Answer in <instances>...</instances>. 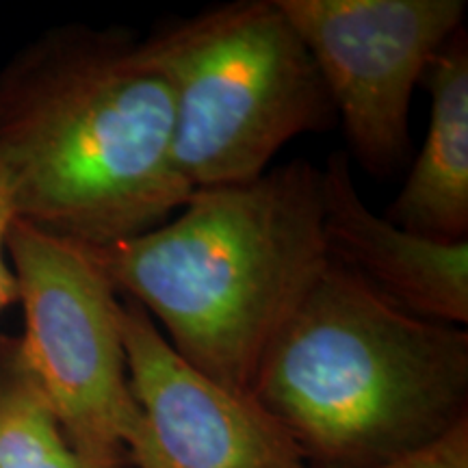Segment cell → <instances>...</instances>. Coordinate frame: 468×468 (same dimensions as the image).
Returning a JSON list of instances; mask_svg holds the SVG:
<instances>
[{"mask_svg":"<svg viewBox=\"0 0 468 468\" xmlns=\"http://www.w3.org/2000/svg\"><path fill=\"white\" fill-rule=\"evenodd\" d=\"M0 167L16 218L96 250L165 224L193 189L172 87L124 27H55L0 69Z\"/></svg>","mask_w":468,"mask_h":468,"instance_id":"obj_1","label":"cell"},{"mask_svg":"<svg viewBox=\"0 0 468 468\" xmlns=\"http://www.w3.org/2000/svg\"><path fill=\"white\" fill-rule=\"evenodd\" d=\"M87 254L115 295L161 321L176 354L250 393L269 345L330 261L321 172L297 159L251 183L193 189L176 219Z\"/></svg>","mask_w":468,"mask_h":468,"instance_id":"obj_2","label":"cell"},{"mask_svg":"<svg viewBox=\"0 0 468 468\" xmlns=\"http://www.w3.org/2000/svg\"><path fill=\"white\" fill-rule=\"evenodd\" d=\"M468 332L417 317L327 261L262 356L250 393L303 458L371 468L466 419Z\"/></svg>","mask_w":468,"mask_h":468,"instance_id":"obj_3","label":"cell"},{"mask_svg":"<svg viewBox=\"0 0 468 468\" xmlns=\"http://www.w3.org/2000/svg\"><path fill=\"white\" fill-rule=\"evenodd\" d=\"M174 98V161L191 189L261 178L282 145L335 126L317 66L278 0H237L139 39Z\"/></svg>","mask_w":468,"mask_h":468,"instance_id":"obj_4","label":"cell"},{"mask_svg":"<svg viewBox=\"0 0 468 468\" xmlns=\"http://www.w3.org/2000/svg\"><path fill=\"white\" fill-rule=\"evenodd\" d=\"M7 259L25 310L20 358L85 468H120L137 423L117 295L85 248L14 219Z\"/></svg>","mask_w":468,"mask_h":468,"instance_id":"obj_5","label":"cell"},{"mask_svg":"<svg viewBox=\"0 0 468 468\" xmlns=\"http://www.w3.org/2000/svg\"><path fill=\"white\" fill-rule=\"evenodd\" d=\"M306 46L368 174L388 176L410 150L414 90L462 28L464 0H278Z\"/></svg>","mask_w":468,"mask_h":468,"instance_id":"obj_6","label":"cell"},{"mask_svg":"<svg viewBox=\"0 0 468 468\" xmlns=\"http://www.w3.org/2000/svg\"><path fill=\"white\" fill-rule=\"evenodd\" d=\"M128 386L137 423L128 460L137 468H306L302 449L251 393L191 367L145 310L117 295Z\"/></svg>","mask_w":468,"mask_h":468,"instance_id":"obj_7","label":"cell"},{"mask_svg":"<svg viewBox=\"0 0 468 468\" xmlns=\"http://www.w3.org/2000/svg\"><path fill=\"white\" fill-rule=\"evenodd\" d=\"M319 172L327 259L417 317L464 325L468 241H436L371 213L345 150L332 152Z\"/></svg>","mask_w":468,"mask_h":468,"instance_id":"obj_8","label":"cell"},{"mask_svg":"<svg viewBox=\"0 0 468 468\" xmlns=\"http://www.w3.org/2000/svg\"><path fill=\"white\" fill-rule=\"evenodd\" d=\"M427 137L386 219L436 241H468V39L464 27L423 76Z\"/></svg>","mask_w":468,"mask_h":468,"instance_id":"obj_9","label":"cell"},{"mask_svg":"<svg viewBox=\"0 0 468 468\" xmlns=\"http://www.w3.org/2000/svg\"><path fill=\"white\" fill-rule=\"evenodd\" d=\"M0 468H85L20 358L0 336Z\"/></svg>","mask_w":468,"mask_h":468,"instance_id":"obj_10","label":"cell"},{"mask_svg":"<svg viewBox=\"0 0 468 468\" xmlns=\"http://www.w3.org/2000/svg\"><path fill=\"white\" fill-rule=\"evenodd\" d=\"M371 468H468V423L462 419L438 441Z\"/></svg>","mask_w":468,"mask_h":468,"instance_id":"obj_11","label":"cell"},{"mask_svg":"<svg viewBox=\"0 0 468 468\" xmlns=\"http://www.w3.org/2000/svg\"><path fill=\"white\" fill-rule=\"evenodd\" d=\"M14 219V202H11L7 178L0 167V313L17 303V282L7 261V232Z\"/></svg>","mask_w":468,"mask_h":468,"instance_id":"obj_12","label":"cell"}]
</instances>
